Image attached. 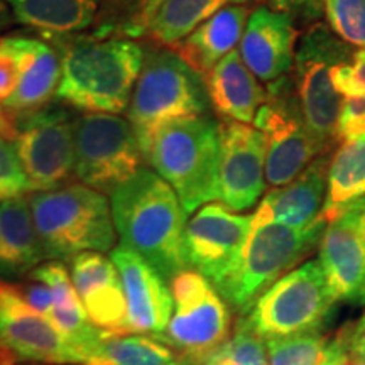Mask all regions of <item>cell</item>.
Masks as SVG:
<instances>
[{
    "mask_svg": "<svg viewBox=\"0 0 365 365\" xmlns=\"http://www.w3.org/2000/svg\"><path fill=\"white\" fill-rule=\"evenodd\" d=\"M61 61L56 98L86 113L127 112L144 48L127 36L39 33Z\"/></svg>",
    "mask_w": 365,
    "mask_h": 365,
    "instance_id": "6da1fadb",
    "label": "cell"
},
{
    "mask_svg": "<svg viewBox=\"0 0 365 365\" xmlns=\"http://www.w3.org/2000/svg\"><path fill=\"white\" fill-rule=\"evenodd\" d=\"M254 122L267 140L266 180L272 188L296 180L323 154L308 130L296 86L287 76L269 83L267 98Z\"/></svg>",
    "mask_w": 365,
    "mask_h": 365,
    "instance_id": "30bf717a",
    "label": "cell"
},
{
    "mask_svg": "<svg viewBox=\"0 0 365 365\" xmlns=\"http://www.w3.org/2000/svg\"><path fill=\"white\" fill-rule=\"evenodd\" d=\"M88 365H196L161 333H100L98 355Z\"/></svg>",
    "mask_w": 365,
    "mask_h": 365,
    "instance_id": "484cf974",
    "label": "cell"
},
{
    "mask_svg": "<svg viewBox=\"0 0 365 365\" xmlns=\"http://www.w3.org/2000/svg\"><path fill=\"white\" fill-rule=\"evenodd\" d=\"M325 2L327 0H269L271 9L287 14L294 24L298 22L303 26L313 24L323 16Z\"/></svg>",
    "mask_w": 365,
    "mask_h": 365,
    "instance_id": "d6a6232c",
    "label": "cell"
},
{
    "mask_svg": "<svg viewBox=\"0 0 365 365\" xmlns=\"http://www.w3.org/2000/svg\"><path fill=\"white\" fill-rule=\"evenodd\" d=\"M113 225L122 245L145 259L171 281L186 271V215L176 191L148 168L118 185L110 193Z\"/></svg>",
    "mask_w": 365,
    "mask_h": 365,
    "instance_id": "7a4b0ae2",
    "label": "cell"
},
{
    "mask_svg": "<svg viewBox=\"0 0 365 365\" xmlns=\"http://www.w3.org/2000/svg\"><path fill=\"white\" fill-rule=\"evenodd\" d=\"M145 161L129 120L115 113L75 117V175L83 185L110 195Z\"/></svg>",
    "mask_w": 365,
    "mask_h": 365,
    "instance_id": "9c48e42d",
    "label": "cell"
},
{
    "mask_svg": "<svg viewBox=\"0 0 365 365\" xmlns=\"http://www.w3.org/2000/svg\"><path fill=\"white\" fill-rule=\"evenodd\" d=\"M127 299V333H164L175 301L166 279L134 250L118 245L110 252Z\"/></svg>",
    "mask_w": 365,
    "mask_h": 365,
    "instance_id": "ac0fdd59",
    "label": "cell"
},
{
    "mask_svg": "<svg viewBox=\"0 0 365 365\" xmlns=\"http://www.w3.org/2000/svg\"><path fill=\"white\" fill-rule=\"evenodd\" d=\"M14 21H16V17H14V12L11 6L7 4V0H0V34H2Z\"/></svg>",
    "mask_w": 365,
    "mask_h": 365,
    "instance_id": "74e56055",
    "label": "cell"
},
{
    "mask_svg": "<svg viewBox=\"0 0 365 365\" xmlns=\"http://www.w3.org/2000/svg\"><path fill=\"white\" fill-rule=\"evenodd\" d=\"M19 66L16 91L2 103L11 120L48 107L61 80L59 54L48 41L24 34L4 36Z\"/></svg>",
    "mask_w": 365,
    "mask_h": 365,
    "instance_id": "d6986e66",
    "label": "cell"
},
{
    "mask_svg": "<svg viewBox=\"0 0 365 365\" xmlns=\"http://www.w3.org/2000/svg\"><path fill=\"white\" fill-rule=\"evenodd\" d=\"M294 21L284 12L259 6L250 14L240 41V56L255 78L266 83L282 78L294 66Z\"/></svg>",
    "mask_w": 365,
    "mask_h": 365,
    "instance_id": "ffe728a7",
    "label": "cell"
},
{
    "mask_svg": "<svg viewBox=\"0 0 365 365\" xmlns=\"http://www.w3.org/2000/svg\"><path fill=\"white\" fill-rule=\"evenodd\" d=\"M252 217L237 215L223 205H207L191 218L185 230V257L217 287L234 271L244 250Z\"/></svg>",
    "mask_w": 365,
    "mask_h": 365,
    "instance_id": "5bb4252c",
    "label": "cell"
},
{
    "mask_svg": "<svg viewBox=\"0 0 365 365\" xmlns=\"http://www.w3.org/2000/svg\"><path fill=\"white\" fill-rule=\"evenodd\" d=\"M202 365H269L266 344L244 317L237 322L232 336L213 350Z\"/></svg>",
    "mask_w": 365,
    "mask_h": 365,
    "instance_id": "f1b7e54d",
    "label": "cell"
},
{
    "mask_svg": "<svg viewBox=\"0 0 365 365\" xmlns=\"http://www.w3.org/2000/svg\"><path fill=\"white\" fill-rule=\"evenodd\" d=\"M319 242V264L336 299L365 303V202L364 196L327 218Z\"/></svg>",
    "mask_w": 365,
    "mask_h": 365,
    "instance_id": "9a60e30c",
    "label": "cell"
},
{
    "mask_svg": "<svg viewBox=\"0 0 365 365\" xmlns=\"http://www.w3.org/2000/svg\"><path fill=\"white\" fill-rule=\"evenodd\" d=\"M247 2L250 0H164L145 34L153 43L171 48L228 4L244 6Z\"/></svg>",
    "mask_w": 365,
    "mask_h": 365,
    "instance_id": "4316f807",
    "label": "cell"
},
{
    "mask_svg": "<svg viewBox=\"0 0 365 365\" xmlns=\"http://www.w3.org/2000/svg\"><path fill=\"white\" fill-rule=\"evenodd\" d=\"M21 289L27 303H29L36 312H39L41 314H44V317H48L49 312L53 309L51 289H49L44 282H39L34 279L27 282L26 286H21Z\"/></svg>",
    "mask_w": 365,
    "mask_h": 365,
    "instance_id": "e575fe53",
    "label": "cell"
},
{
    "mask_svg": "<svg viewBox=\"0 0 365 365\" xmlns=\"http://www.w3.org/2000/svg\"><path fill=\"white\" fill-rule=\"evenodd\" d=\"M70 271L90 322L102 330L127 333V299L112 259L86 250L73 255Z\"/></svg>",
    "mask_w": 365,
    "mask_h": 365,
    "instance_id": "44dd1931",
    "label": "cell"
},
{
    "mask_svg": "<svg viewBox=\"0 0 365 365\" xmlns=\"http://www.w3.org/2000/svg\"><path fill=\"white\" fill-rule=\"evenodd\" d=\"M31 191L16 144L0 135V200L22 196Z\"/></svg>",
    "mask_w": 365,
    "mask_h": 365,
    "instance_id": "1f68e13d",
    "label": "cell"
},
{
    "mask_svg": "<svg viewBox=\"0 0 365 365\" xmlns=\"http://www.w3.org/2000/svg\"><path fill=\"white\" fill-rule=\"evenodd\" d=\"M14 144L31 191L65 186L75 175V117L65 107H48L14 118Z\"/></svg>",
    "mask_w": 365,
    "mask_h": 365,
    "instance_id": "4fadbf2b",
    "label": "cell"
},
{
    "mask_svg": "<svg viewBox=\"0 0 365 365\" xmlns=\"http://www.w3.org/2000/svg\"><path fill=\"white\" fill-rule=\"evenodd\" d=\"M145 161L176 191L190 215L218 200L220 124L210 113L168 122L154 135Z\"/></svg>",
    "mask_w": 365,
    "mask_h": 365,
    "instance_id": "3957f363",
    "label": "cell"
},
{
    "mask_svg": "<svg viewBox=\"0 0 365 365\" xmlns=\"http://www.w3.org/2000/svg\"><path fill=\"white\" fill-rule=\"evenodd\" d=\"M44 259L27 195L0 203V277L33 272Z\"/></svg>",
    "mask_w": 365,
    "mask_h": 365,
    "instance_id": "d4e9b609",
    "label": "cell"
},
{
    "mask_svg": "<svg viewBox=\"0 0 365 365\" xmlns=\"http://www.w3.org/2000/svg\"><path fill=\"white\" fill-rule=\"evenodd\" d=\"M266 135L240 122L220 124L218 200L232 212L252 208L266 188Z\"/></svg>",
    "mask_w": 365,
    "mask_h": 365,
    "instance_id": "e0dca14e",
    "label": "cell"
},
{
    "mask_svg": "<svg viewBox=\"0 0 365 365\" xmlns=\"http://www.w3.org/2000/svg\"><path fill=\"white\" fill-rule=\"evenodd\" d=\"M325 16L344 43L365 49V0H327Z\"/></svg>",
    "mask_w": 365,
    "mask_h": 365,
    "instance_id": "4dcf8cb0",
    "label": "cell"
},
{
    "mask_svg": "<svg viewBox=\"0 0 365 365\" xmlns=\"http://www.w3.org/2000/svg\"><path fill=\"white\" fill-rule=\"evenodd\" d=\"M210 107L207 85L193 68L168 46H145L143 70L127 108L144 158L164 124L178 118L208 115Z\"/></svg>",
    "mask_w": 365,
    "mask_h": 365,
    "instance_id": "277c9868",
    "label": "cell"
},
{
    "mask_svg": "<svg viewBox=\"0 0 365 365\" xmlns=\"http://www.w3.org/2000/svg\"><path fill=\"white\" fill-rule=\"evenodd\" d=\"M210 103L223 120L249 124L267 98V90L242 61L239 51L228 53L205 76Z\"/></svg>",
    "mask_w": 365,
    "mask_h": 365,
    "instance_id": "603a6c76",
    "label": "cell"
},
{
    "mask_svg": "<svg viewBox=\"0 0 365 365\" xmlns=\"http://www.w3.org/2000/svg\"><path fill=\"white\" fill-rule=\"evenodd\" d=\"M365 195V134L344 140L328 170V196L323 215L331 217L340 207Z\"/></svg>",
    "mask_w": 365,
    "mask_h": 365,
    "instance_id": "83f0119b",
    "label": "cell"
},
{
    "mask_svg": "<svg viewBox=\"0 0 365 365\" xmlns=\"http://www.w3.org/2000/svg\"><path fill=\"white\" fill-rule=\"evenodd\" d=\"M27 198L44 257L71 259L86 250L105 252L115 244L110 202L83 182L31 191Z\"/></svg>",
    "mask_w": 365,
    "mask_h": 365,
    "instance_id": "5b68a950",
    "label": "cell"
},
{
    "mask_svg": "<svg viewBox=\"0 0 365 365\" xmlns=\"http://www.w3.org/2000/svg\"><path fill=\"white\" fill-rule=\"evenodd\" d=\"M0 345L24 362L83 365L58 328L31 307L21 286L0 281Z\"/></svg>",
    "mask_w": 365,
    "mask_h": 365,
    "instance_id": "2e32d148",
    "label": "cell"
},
{
    "mask_svg": "<svg viewBox=\"0 0 365 365\" xmlns=\"http://www.w3.org/2000/svg\"><path fill=\"white\" fill-rule=\"evenodd\" d=\"M346 336H349V350L354 360L365 362V313L354 325H346Z\"/></svg>",
    "mask_w": 365,
    "mask_h": 365,
    "instance_id": "d590c367",
    "label": "cell"
},
{
    "mask_svg": "<svg viewBox=\"0 0 365 365\" xmlns=\"http://www.w3.org/2000/svg\"><path fill=\"white\" fill-rule=\"evenodd\" d=\"M19 81V66L4 38H0V103L16 91Z\"/></svg>",
    "mask_w": 365,
    "mask_h": 365,
    "instance_id": "836d02e7",
    "label": "cell"
},
{
    "mask_svg": "<svg viewBox=\"0 0 365 365\" xmlns=\"http://www.w3.org/2000/svg\"><path fill=\"white\" fill-rule=\"evenodd\" d=\"M14 134H16V127H14V122L11 117L7 115L4 107L0 105V135L7 137V139H14Z\"/></svg>",
    "mask_w": 365,
    "mask_h": 365,
    "instance_id": "f35d334b",
    "label": "cell"
},
{
    "mask_svg": "<svg viewBox=\"0 0 365 365\" xmlns=\"http://www.w3.org/2000/svg\"><path fill=\"white\" fill-rule=\"evenodd\" d=\"M346 365H365V362H362V360H354V359H352Z\"/></svg>",
    "mask_w": 365,
    "mask_h": 365,
    "instance_id": "60d3db41",
    "label": "cell"
},
{
    "mask_svg": "<svg viewBox=\"0 0 365 365\" xmlns=\"http://www.w3.org/2000/svg\"><path fill=\"white\" fill-rule=\"evenodd\" d=\"M328 340L322 330L266 340L269 365H325Z\"/></svg>",
    "mask_w": 365,
    "mask_h": 365,
    "instance_id": "f546056e",
    "label": "cell"
},
{
    "mask_svg": "<svg viewBox=\"0 0 365 365\" xmlns=\"http://www.w3.org/2000/svg\"><path fill=\"white\" fill-rule=\"evenodd\" d=\"M330 156L322 154L301 175L264 196L252 215V227L282 223L294 228H307L323 215L325 191L328 188Z\"/></svg>",
    "mask_w": 365,
    "mask_h": 365,
    "instance_id": "7402d4cb",
    "label": "cell"
},
{
    "mask_svg": "<svg viewBox=\"0 0 365 365\" xmlns=\"http://www.w3.org/2000/svg\"><path fill=\"white\" fill-rule=\"evenodd\" d=\"M143 0H7L21 24L48 34L145 36L140 24Z\"/></svg>",
    "mask_w": 365,
    "mask_h": 365,
    "instance_id": "7c38bea8",
    "label": "cell"
},
{
    "mask_svg": "<svg viewBox=\"0 0 365 365\" xmlns=\"http://www.w3.org/2000/svg\"><path fill=\"white\" fill-rule=\"evenodd\" d=\"M249 12V7L240 4L223 7L171 49L205 78L242 41Z\"/></svg>",
    "mask_w": 365,
    "mask_h": 365,
    "instance_id": "cb8c5ba5",
    "label": "cell"
},
{
    "mask_svg": "<svg viewBox=\"0 0 365 365\" xmlns=\"http://www.w3.org/2000/svg\"><path fill=\"white\" fill-rule=\"evenodd\" d=\"M330 27L317 22L299 39L294 56V86L308 130L322 153L340 140L339 120L344 97L336 86L340 68L354 58Z\"/></svg>",
    "mask_w": 365,
    "mask_h": 365,
    "instance_id": "52a82bcc",
    "label": "cell"
},
{
    "mask_svg": "<svg viewBox=\"0 0 365 365\" xmlns=\"http://www.w3.org/2000/svg\"><path fill=\"white\" fill-rule=\"evenodd\" d=\"M364 202H365V195H364Z\"/></svg>",
    "mask_w": 365,
    "mask_h": 365,
    "instance_id": "b9f144b4",
    "label": "cell"
},
{
    "mask_svg": "<svg viewBox=\"0 0 365 365\" xmlns=\"http://www.w3.org/2000/svg\"><path fill=\"white\" fill-rule=\"evenodd\" d=\"M173 317L161 335L196 365H202L230 333V312L207 277L186 269L171 279Z\"/></svg>",
    "mask_w": 365,
    "mask_h": 365,
    "instance_id": "8fae6325",
    "label": "cell"
},
{
    "mask_svg": "<svg viewBox=\"0 0 365 365\" xmlns=\"http://www.w3.org/2000/svg\"><path fill=\"white\" fill-rule=\"evenodd\" d=\"M163 2L164 0H143V2H140V24H143L144 33H148L149 22Z\"/></svg>",
    "mask_w": 365,
    "mask_h": 365,
    "instance_id": "8d00e7d4",
    "label": "cell"
},
{
    "mask_svg": "<svg viewBox=\"0 0 365 365\" xmlns=\"http://www.w3.org/2000/svg\"><path fill=\"white\" fill-rule=\"evenodd\" d=\"M17 364H19V359H17L11 350L6 349V346L0 345V365H17Z\"/></svg>",
    "mask_w": 365,
    "mask_h": 365,
    "instance_id": "ab89813d",
    "label": "cell"
},
{
    "mask_svg": "<svg viewBox=\"0 0 365 365\" xmlns=\"http://www.w3.org/2000/svg\"><path fill=\"white\" fill-rule=\"evenodd\" d=\"M335 294L319 261H309L274 282L249 313V323L264 340L322 330Z\"/></svg>",
    "mask_w": 365,
    "mask_h": 365,
    "instance_id": "ba28073f",
    "label": "cell"
},
{
    "mask_svg": "<svg viewBox=\"0 0 365 365\" xmlns=\"http://www.w3.org/2000/svg\"><path fill=\"white\" fill-rule=\"evenodd\" d=\"M327 222L322 215L307 228L282 223L252 227L234 271L215 287L218 294L234 312L245 317L274 282L322 242Z\"/></svg>",
    "mask_w": 365,
    "mask_h": 365,
    "instance_id": "8992f818",
    "label": "cell"
}]
</instances>
